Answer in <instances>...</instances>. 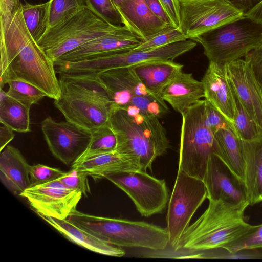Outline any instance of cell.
I'll list each match as a JSON object with an SVG mask.
<instances>
[{"label":"cell","instance_id":"cell-18","mask_svg":"<svg viewBox=\"0 0 262 262\" xmlns=\"http://www.w3.org/2000/svg\"><path fill=\"white\" fill-rule=\"evenodd\" d=\"M227 75L237 98L252 119L262 128V94L245 60L225 64Z\"/></svg>","mask_w":262,"mask_h":262},{"label":"cell","instance_id":"cell-4","mask_svg":"<svg viewBox=\"0 0 262 262\" xmlns=\"http://www.w3.org/2000/svg\"><path fill=\"white\" fill-rule=\"evenodd\" d=\"M55 107L67 121L90 131L110 123L111 102L98 74H59Z\"/></svg>","mask_w":262,"mask_h":262},{"label":"cell","instance_id":"cell-28","mask_svg":"<svg viewBox=\"0 0 262 262\" xmlns=\"http://www.w3.org/2000/svg\"><path fill=\"white\" fill-rule=\"evenodd\" d=\"M30 109L10 97L2 88L0 92V122L14 131H30Z\"/></svg>","mask_w":262,"mask_h":262},{"label":"cell","instance_id":"cell-13","mask_svg":"<svg viewBox=\"0 0 262 262\" xmlns=\"http://www.w3.org/2000/svg\"><path fill=\"white\" fill-rule=\"evenodd\" d=\"M179 28L191 39L244 15L225 0H179Z\"/></svg>","mask_w":262,"mask_h":262},{"label":"cell","instance_id":"cell-41","mask_svg":"<svg viewBox=\"0 0 262 262\" xmlns=\"http://www.w3.org/2000/svg\"><path fill=\"white\" fill-rule=\"evenodd\" d=\"M169 16L172 26L180 28L179 0H159Z\"/></svg>","mask_w":262,"mask_h":262},{"label":"cell","instance_id":"cell-47","mask_svg":"<svg viewBox=\"0 0 262 262\" xmlns=\"http://www.w3.org/2000/svg\"><path fill=\"white\" fill-rule=\"evenodd\" d=\"M15 2L17 5H19L21 3L20 0H15Z\"/></svg>","mask_w":262,"mask_h":262},{"label":"cell","instance_id":"cell-37","mask_svg":"<svg viewBox=\"0 0 262 262\" xmlns=\"http://www.w3.org/2000/svg\"><path fill=\"white\" fill-rule=\"evenodd\" d=\"M65 173L66 172L58 168L40 164L30 165L29 174L31 186L42 184L57 180L62 177Z\"/></svg>","mask_w":262,"mask_h":262},{"label":"cell","instance_id":"cell-11","mask_svg":"<svg viewBox=\"0 0 262 262\" xmlns=\"http://www.w3.org/2000/svg\"><path fill=\"white\" fill-rule=\"evenodd\" d=\"M206 198L203 181L178 169L166 215L169 245L175 251L193 214Z\"/></svg>","mask_w":262,"mask_h":262},{"label":"cell","instance_id":"cell-34","mask_svg":"<svg viewBox=\"0 0 262 262\" xmlns=\"http://www.w3.org/2000/svg\"><path fill=\"white\" fill-rule=\"evenodd\" d=\"M189 39L180 29L170 26L145 40L131 50H145Z\"/></svg>","mask_w":262,"mask_h":262},{"label":"cell","instance_id":"cell-5","mask_svg":"<svg viewBox=\"0 0 262 262\" xmlns=\"http://www.w3.org/2000/svg\"><path fill=\"white\" fill-rule=\"evenodd\" d=\"M70 221L102 240L118 247L164 250L169 244L166 228L143 221L90 215L75 210Z\"/></svg>","mask_w":262,"mask_h":262},{"label":"cell","instance_id":"cell-26","mask_svg":"<svg viewBox=\"0 0 262 262\" xmlns=\"http://www.w3.org/2000/svg\"><path fill=\"white\" fill-rule=\"evenodd\" d=\"M71 167L85 172L94 179L102 178L104 173L108 172L142 171L133 160L116 150L74 163Z\"/></svg>","mask_w":262,"mask_h":262},{"label":"cell","instance_id":"cell-25","mask_svg":"<svg viewBox=\"0 0 262 262\" xmlns=\"http://www.w3.org/2000/svg\"><path fill=\"white\" fill-rule=\"evenodd\" d=\"M241 145L245 163L244 183L249 205L262 202V139L241 140Z\"/></svg>","mask_w":262,"mask_h":262},{"label":"cell","instance_id":"cell-14","mask_svg":"<svg viewBox=\"0 0 262 262\" xmlns=\"http://www.w3.org/2000/svg\"><path fill=\"white\" fill-rule=\"evenodd\" d=\"M41 129L51 153L68 166L83 154L92 138L91 131L68 121L56 122L51 116L41 122Z\"/></svg>","mask_w":262,"mask_h":262},{"label":"cell","instance_id":"cell-33","mask_svg":"<svg viewBox=\"0 0 262 262\" xmlns=\"http://www.w3.org/2000/svg\"><path fill=\"white\" fill-rule=\"evenodd\" d=\"M49 28L66 20L86 7L84 0H49Z\"/></svg>","mask_w":262,"mask_h":262},{"label":"cell","instance_id":"cell-45","mask_svg":"<svg viewBox=\"0 0 262 262\" xmlns=\"http://www.w3.org/2000/svg\"><path fill=\"white\" fill-rule=\"evenodd\" d=\"M244 15L262 24V1Z\"/></svg>","mask_w":262,"mask_h":262},{"label":"cell","instance_id":"cell-39","mask_svg":"<svg viewBox=\"0 0 262 262\" xmlns=\"http://www.w3.org/2000/svg\"><path fill=\"white\" fill-rule=\"evenodd\" d=\"M205 121L207 126L213 134L223 129L231 128L234 130L233 125L223 114L208 101L205 99Z\"/></svg>","mask_w":262,"mask_h":262},{"label":"cell","instance_id":"cell-22","mask_svg":"<svg viewBox=\"0 0 262 262\" xmlns=\"http://www.w3.org/2000/svg\"><path fill=\"white\" fill-rule=\"evenodd\" d=\"M202 81L191 73L181 72L165 88L162 98L181 115L204 97Z\"/></svg>","mask_w":262,"mask_h":262},{"label":"cell","instance_id":"cell-2","mask_svg":"<svg viewBox=\"0 0 262 262\" xmlns=\"http://www.w3.org/2000/svg\"><path fill=\"white\" fill-rule=\"evenodd\" d=\"M248 206L209 200L206 210L183 233L177 251L223 249L243 237L256 227L245 215Z\"/></svg>","mask_w":262,"mask_h":262},{"label":"cell","instance_id":"cell-35","mask_svg":"<svg viewBox=\"0 0 262 262\" xmlns=\"http://www.w3.org/2000/svg\"><path fill=\"white\" fill-rule=\"evenodd\" d=\"M84 1L91 11L108 24L115 27L123 26L121 16L111 0Z\"/></svg>","mask_w":262,"mask_h":262},{"label":"cell","instance_id":"cell-38","mask_svg":"<svg viewBox=\"0 0 262 262\" xmlns=\"http://www.w3.org/2000/svg\"><path fill=\"white\" fill-rule=\"evenodd\" d=\"M88 176L85 172L72 168L58 179L69 188L80 191L83 195L87 196L90 193Z\"/></svg>","mask_w":262,"mask_h":262},{"label":"cell","instance_id":"cell-27","mask_svg":"<svg viewBox=\"0 0 262 262\" xmlns=\"http://www.w3.org/2000/svg\"><path fill=\"white\" fill-rule=\"evenodd\" d=\"M213 151L239 178L244 180L245 163L241 141L233 129H221L214 134Z\"/></svg>","mask_w":262,"mask_h":262},{"label":"cell","instance_id":"cell-24","mask_svg":"<svg viewBox=\"0 0 262 262\" xmlns=\"http://www.w3.org/2000/svg\"><path fill=\"white\" fill-rule=\"evenodd\" d=\"M0 155V179L3 184L15 194L23 192L31 185L30 165L16 148L8 145Z\"/></svg>","mask_w":262,"mask_h":262},{"label":"cell","instance_id":"cell-6","mask_svg":"<svg viewBox=\"0 0 262 262\" xmlns=\"http://www.w3.org/2000/svg\"><path fill=\"white\" fill-rule=\"evenodd\" d=\"M209 61L226 64L262 45V24L244 15L192 39Z\"/></svg>","mask_w":262,"mask_h":262},{"label":"cell","instance_id":"cell-30","mask_svg":"<svg viewBox=\"0 0 262 262\" xmlns=\"http://www.w3.org/2000/svg\"><path fill=\"white\" fill-rule=\"evenodd\" d=\"M231 86L234 101L233 126L236 134L239 139L245 141L261 139L262 128L250 116L239 101L231 84Z\"/></svg>","mask_w":262,"mask_h":262},{"label":"cell","instance_id":"cell-19","mask_svg":"<svg viewBox=\"0 0 262 262\" xmlns=\"http://www.w3.org/2000/svg\"><path fill=\"white\" fill-rule=\"evenodd\" d=\"M201 81L204 86L205 99L233 125L234 101L225 64L209 61Z\"/></svg>","mask_w":262,"mask_h":262},{"label":"cell","instance_id":"cell-29","mask_svg":"<svg viewBox=\"0 0 262 262\" xmlns=\"http://www.w3.org/2000/svg\"><path fill=\"white\" fill-rule=\"evenodd\" d=\"M21 8L26 27L37 42L49 28L50 2L38 4L21 3Z\"/></svg>","mask_w":262,"mask_h":262},{"label":"cell","instance_id":"cell-15","mask_svg":"<svg viewBox=\"0 0 262 262\" xmlns=\"http://www.w3.org/2000/svg\"><path fill=\"white\" fill-rule=\"evenodd\" d=\"M19 195L27 200L37 214L64 220L76 210L83 194L69 188L57 179L31 186Z\"/></svg>","mask_w":262,"mask_h":262},{"label":"cell","instance_id":"cell-21","mask_svg":"<svg viewBox=\"0 0 262 262\" xmlns=\"http://www.w3.org/2000/svg\"><path fill=\"white\" fill-rule=\"evenodd\" d=\"M37 214L66 238L81 247L107 256L122 257L125 254V252L120 247L101 239L75 225L68 219L61 220Z\"/></svg>","mask_w":262,"mask_h":262},{"label":"cell","instance_id":"cell-42","mask_svg":"<svg viewBox=\"0 0 262 262\" xmlns=\"http://www.w3.org/2000/svg\"><path fill=\"white\" fill-rule=\"evenodd\" d=\"M144 1L151 11L158 17L168 25L172 26L169 16L159 0H144Z\"/></svg>","mask_w":262,"mask_h":262},{"label":"cell","instance_id":"cell-46","mask_svg":"<svg viewBox=\"0 0 262 262\" xmlns=\"http://www.w3.org/2000/svg\"><path fill=\"white\" fill-rule=\"evenodd\" d=\"M113 4L117 8L120 4H121L125 0H111Z\"/></svg>","mask_w":262,"mask_h":262},{"label":"cell","instance_id":"cell-10","mask_svg":"<svg viewBox=\"0 0 262 262\" xmlns=\"http://www.w3.org/2000/svg\"><path fill=\"white\" fill-rule=\"evenodd\" d=\"M97 74L107 90L111 107L135 106L158 118L168 112L165 101L147 90L132 67L109 69Z\"/></svg>","mask_w":262,"mask_h":262},{"label":"cell","instance_id":"cell-48","mask_svg":"<svg viewBox=\"0 0 262 262\" xmlns=\"http://www.w3.org/2000/svg\"><path fill=\"white\" fill-rule=\"evenodd\" d=\"M260 206H262V202L260 203Z\"/></svg>","mask_w":262,"mask_h":262},{"label":"cell","instance_id":"cell-44","mask_svg":"<svg viewBox=\"0 0 262 262\" xmlns=\"http://www.w3.org/2000/svg\"><path fill=\"white\" fill-rule=\"evenodd\" d=\"M0 127V150L5 148L8 144L13 139V130L8 126L1 123Z\"/></svg>","mask_w":262,"mask_h":262},{"label":"cell","instance_id":"cell-9","mask_svg":"<svg viewBox=\"0 0 262 262\" xmlns=\"http://www.w3.org/2000/svg\"><path fill=\"white\" fill-rule=\"evenodd\" d=\"M117 27L105 22L86 6L50 28L37 43L54 62L64 54Z\"/></svg>","mask_w":262,"mask_h":262},{"label":"cell","instance_id":"cell-3","mask_svg":"<svg viewBox=\"0 0 262 262\" xmlns=\"http://www.w3.org/2000/svg\"><path fill=\"white\" fill-rule=\"evenodd\" d=\"M157 116L142 112L130 115L123 108L111 107L110 124L117 138L116 150L146 171L170 147L166 130Z\"/></svg>","mask_w":262,"mask_h":262},{"label":"cell","instance_id":"cell-12","mask_svg":"<svg viewBox=\"0 0 262 262\" xmlns=\"http://www.w3.org/2000/svg\"><path fill=\"white\" fill-rule=\"evenodd\" d=\"M102 178H106L127 194L143 216L161 213L169 201V190L165 180L157 179L146 171L108 172L104 173Z\"/></svg>","mask_w":262,"mask_h":262},{"label":"cell","instance_id":"cell-31","mask_svg":"<svg viewBox=\"0 0 262 262\" xmlns=\"http://www.w3.org/2000/svg\"><path fill=\"white\" fill-rule=\"evenodd\" d=\"M91 132L92 138L88 147L75 163L116 150L117 138L110 123Z\"/></svg>","mask_w":262,"mask_h":262},{"label":"cell","instance_id":"cell-43","mask_svg":"<svg viewBox=\"0 0 262 262\" xmlns=\"http://www.w3.org/2000/svg\"><path fill=\"white\" fill-rule=\"evenodd\" d=\"M244 15L256 7L262 0H225Z\"/></svg>","mask_w":262,"mask_h":262},{"label":"cell","instance_id":"cell-16","mask_svg":"<svg viewBox=\"0 0 262 262\" xmlns=\"http://www.w3.org/2000/svg\"><path fill=\"white\" fill-rule=\"evenodd\" d=\"M203 182L209 200H222L236 205L249 204L244 181L213 153L209 161Z\"/></svg>","mask_w":262,"mask_h":262},{"label":"cell","instance_id":"cell-32","mask_svg":"<svg viewBox=\"0 0 262 262\" xmlns=\"http://www.w3.org/2000/svg\"><path fill=\"white\" fill-rule=\"evenodd\" d=\"M7 84L9 85L8 95L29 108L43 97H47L42 90L23 80H12L9 81Z\"/></svg>","mask_w":262,"mask_h":262},{"label":"cell","instance_id":"cell-8","mask_svg":"<svg viewBox=\"0 0 262 262\" xmlns=\"http://www.w3.org/2000/svg\"><path fill=\"white\" fill-rule=\"evenodd\" d=\"M196 42L189 39L145 50H130L92 57L74 62H54L56 72L68 75L97 74L120 67H130L144 62L173 60L191 50Z\"/></svg>","mask_w":262,"mask_h":262},{"label":"cell","instance_id":"cell-17","mask_svg":"<svg viewBox=\"0 0 262 262\" xmlns=\"http://www.w3.org/2000/svg\"><path fill=\"white\" fill-rule=\"evenodd\" d=\"M142 41L141 37L123 25L64 54L55 61L74 62L102 54L128 51Z\"/></svg>","mask_w":262,"mask_h":262},{"label":"cell","instance_id":"cell-40","mask_svg":"<svg viewBox=\"0 0 262 262\" xmlns=\"http://www.w3.org/2000/svg\"><path fill=\"white\" fill-rule=\"evenodd\" d=\"M248 64L262 94V45L250 51L245 56Z\"/></svg>","mask_w":262,"mask_h":262},{"label":"cell","instance_id":"cell-23","mask_svg":"<svg viewBox=\"0 0 262 262\" xmlns=\"http://www.w3.org/2000/svg\"><path fill=\"white\" fill-rule=\"evenodd\" d=\"M130 67L147 90L157 98L163 99V91L182 71L183 66L172 60H159L146 61Z\"/></svg>","mask_w":262,"mask_h":262},{"label":"cell","instance_id":"cell-20","mask_svg":"<svg viewBox=\"0 0 262 262\" xmlns=\"http://www.w3.org/2000/svg\"><path fill=\"white\" fill-rule=\"evenodd\" d=\"M117 9L123 25L143 41L171 26L158 17L144 0H125Z\"/></svg>","mask_w":262,"mask_h":262},{"label":"cell","instance_id":"cell-7","mask_svg":"<svg viewBox=\"0 0 262 262\" xmlns=\"http://www.w3.org/2000/svg\"><path fill=\"white\" fill-rule=\"evenodd\" d=\"M205 100H201L182 114L179 168L203 181L213 153V136L205 121Z\"/></svg>","mask_w":262,"mask_h":262},{"label":"cell","instance_id":"cell-1","mask_svg":"<svg viewBox=\"0 0 262 262\" xmlns=\"http://www.w3.org/2000/svg\"><path fill=\"white\" fill-rule=\"evenodd\" d=\"M21 4L0 17V85L20 80L42 90L55 100L60 94L54 62L33 39L22 14Z\"/></svg>","mask_w":262,"mask_h":262},{"label":"cell","instance_id":"cell-36","mask_svg":"<svg viewBox=\"0 0 262 262\" xmlns=\"http://www.w3.org/2000/svg\"><path fill=\"white\" fill-rule=\"evenodd\" d=\"M262 248V224L256 225L251 232L227 246L225 249L233 254L245 250H256Z\"/></svg>","mask_w":262,"mask_h":262}]
</instances>
